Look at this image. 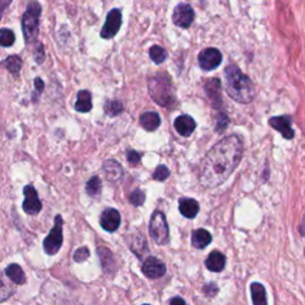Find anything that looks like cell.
<instances>
[{
	"mask_svg": "<svg viewBox=\"0 0 305 305\" xmlns=\"http://www.w3.org/2000/svg\"><path fill=\"white\" fill-rule=\"evenodd\" d=\"M103 171L106 179L111 183L121 182L123 178V167L116 160H107L104 162Z\"/></svg>",
	"mask_w": 305,
	"mask_h": 305,
	"instance_id": "cell-16",
	"label": "cell"
},
{
	"mask_svg": "<svg viewBox=\"0 0 305 305\" xmlns=\"http://www.w3.org/2000/svg\"><path fill=\"white\" fill-rule=\"evenodd\" d=\"M205 266L211 272H221L225 266V256L219 252L210 253L205 260Z\"/></svg>",
	"mask_w": 305,
	"mask_h": 305,
	"instance_id": "cell-21",
	"label": "cell"
},
{
	"mask_svg": "<svg viewBox=\"0 0 305 305\" xmlns=\"http://www.w3.org/2000/svg\"><path fill=\"white\" fill-rule=\"evenodd\" d=\"M23 193L25 198L23 203L24 213L28 214H37L42 210V203L38 198L37 191L35 190L33 186L27 185L24 187Z\"/></svg>",
	"mask_w": 305,
	"mask_h": 305,
	"instance_id": "cell-9",
	"label": "cell"
},
{
	"mask_svg": "<svg viewBox=\"0 0 305 305\" xmlns=\"http://www.w3.org/2000/svg\"><path fill=\"white\" fill-rule=\"evenodd\" d=\"M89 256H90V250L87 249V247H81L75 250L73 258H74V261L76 262H83L86 261V260L89 259Z\"/></svg>",
	"mask_w": 305,
	"mask_h": 305,
	"instance_id": "cell-35",
	"label": "cell"
},
{
	"mask_svg": "<svg viewBox=\"0 0 305 305\" xmlns=\"http://www.w3.org/2000/svg\"><path fill=\"white\" fill-rule=\"evenodd\" d=\"M179 210L186 218H194L199 213V204L196 199L182 198L179 200Z\"/></svg>",
	"mask_w": 305,
	"mask_h": 305,
	"instance_id": "cell-18",
	"label": "cell"
},
{
	"mask_svg": "<svg viewBox=\"0 0 305 305\" xmlns=\"http://www.w3.org/2000/svg\"><path fill=\"white\" fill-rule=\"evenodd\" d=\"M149 55H151V59L156 64L162 63L167 59V52L160 46H152L151 50H149Z\"/></svg>",
	"mask_w": 305,
	"mask_h": 305,
	"instance_id": "cell-29",
	"label": "cell"
},
{
	"mask_svg": "<svg viewBox=\"0 0 305 305\" xmlns=\"http://www.w3.org/2000/svg\"><path fill=\"white\" fill-rule=\"evenodd\" d=\"M141 124L148 131H154L160 126L161 118L156 112H145L140 118Z\"/></svg>",
	"mask_w": 305,
	"mask_h": 305,
	"instance_id": "cell-22",
	"label": "cell"
},
{
	"mask_svg": "<svg viewBox=\"0 0 305 305\" xmlns=\"http://www.w3.org/2000/svg\"><path fill=\"white\" fill-rule=\"evenodd\" d=\"M141 157H142L141 152L131 151V149H130V151H128V152H126V159H128V162L132 166L138 165V163L141 162Z\"/></svg>",
	"mask_w": 305,
	"mask_h": 305,
	"instance_id": "cell-36",
	"label": "cell"
},
{
	"mask_svg": "<svg viewBox=\"0 0 305 305\" xmlns=\"http://www.w3.org/2000/svg\"><path fill=\"white\" fill-rule=\"evenodd\" d=\"M15 33L10 29H0V46L11 47L15 43Z\"/></svg>",
	"mask_w": 305,
	"mask_h": 305,
	"instance_id": "cell-30",
	"label": "cell"
},
{
	"mask_svg": "<svg viewBox=\"0 0 305 305\" xmlns=\"http://www.w3.org/2000/svg\"><path fill=\"white\" fill-rule=\"evenodd\" d=\"M244 154V143L237 135L217 142L202 161L199 182L205 188H214L227 182L239 166Z\"/></svg>",
	"mask_w": 305,
	"mask_h": 305,
	"instance_id": "cell-1",
	"label": "cell"
},
{
	"mask_svg": "<svg viewBox=\"0 0 305 305\" xmlns=\"http://www.w3.org/2000/svg\"><path fill=\"white\" fill-rule=\"evenodd\" d=\"M35 85H36V90H37V93H41L42 91H43L44 89V83L39 78H36L35 79Z\"/></svg>",
	"mask_w": 305,
	"mask_h": 305,
	"instance_id": "cell-38",
	"label": "cell"
},
{
	"mask_svg": "<svg viewBox=\"0 0 305 305\" xmlns=\"http://www.w3.org/2000/svg\"><path fill=\"white\" fill-rule=\"evenodd\" d=\"M213 241V236L205 229H197L192 234V245L197 249H204Z\"/></svg>",
	"mask_w": 305,
	"mask_h": 305,
	"instance_id": "cell-20",
	"label": "cell"
},
{
	"mask_svg": "<svg viewBox=\"0 0 305 305\" xmlns=\"http://www.w3.org/2000/svg\"><path fill=\"white\" fill-rule=\"evenodd\" d=\"M169 303H171V304H176V303L185 304V303H186V302H185V301H183V299H182V298L177 297V298H173V299H171V302H169Z\"/></svg>",
	"mask_w": 305,
	"mask_h": 305,
	"instance_id": "cell-40",
	"label": "cell"
},
{
	"mask_svg": "<svg viewBox=\"0 0 305 305\" xmlns=\"http://www.w3.org/2000/svg\"><path fill=\"white\" fill-rule=\"evenodd\" d=\"M75 110L78 112H89L92 110V95L86 90L78 93V99L75 103Z\"/></svg>",
	"mask_w": 305,
	"mask_h": 305,
	"instance_id": "cell-23",
	"label": "cell"
},
{
	"mask_svg": "<svg viewBox=\"0 0 305 305\" xmlns=\"http://www.w3.org/2000/svg\"><path fill=\"white\" fill-rule=\"evenodd\" d=\"M121 25H122V12L118 8H114L106 17V22L100 31V36L105 39L115 37L121 29Z\"/></svg>",
	"mask_w": 305,
	"mask_h": 305,
	"instance_id": "cell-7",
	"label": "cell"
},
{
	"mask_svg": "<svg viewBox=\"0 0 305 305\" xmlns=\"http://www.w3.org/2000/svg\"><path fill=\"white\" fill-rule=\"evenodd\" d=\"M250 292H252V299L253 303L255 305H266L267 298H266V291L265 287L259 282H253L250 286Z\"/></svg>",
	"mask_w": 305,
	"mask_h": 305,
	"instance_id": "cell-25",
	"label": "cell"
},
{
	"mask_svg": "<svg viewBox=\"0 0 305 305\" xmlns=\"http://www.w3.org/2000/svg\"><path fill=\"white\" fill-rule=\"evenodd\" d=\"M11 1H12V0H0V13L10 5Z\"/></svg>",
	"mask_w": 305,
	"mask_h": 305,
	"instance_id": "cell-39",
	"label": "cell"
},
{
	"mask_svg": "<svg viewBox=\"0 0 305 305\" xmlns=\"http://www.w3.org/2000/svg\"><path fill=\"white\" fill-rule=\"evenodd\" d=\"M62 228H63V218H62L61 214H56L55 223H54L52 231H50L49 235H48L46 240L43 241L44 252H46L48 255H55L62 247V244H63Z\"/></svg>",
	"mask_w": 305,
	"mask_h": 305,
	"instance_id": "cell-6",
	"label": "cell"
},
{
	"mask_svg": "<svg viewBox=\"0 0 305 305\" xmlns=\"http://www.w3.org/2000/svg\"><path fill=\"white\" fill-rule=\"evenodd\" d=\"M169 176H171V172H169V169L166 167V166L161 165L156 169H155L154 174H152V178H154L155 180H157V182H165L167 178H169Z\"/></svg>",
	"mask_w": 305,
	"mask_h": 305,
	"instance_id": "cell-33",
	"label": "cell"
},
{
	"mask_svg": "<svg viewBox=\"0 0 305 305\" xmlns=\"http://www.w3.org/2000/svg\"><path fill=\"white\" fill-rule=\"evenodd\" d=\"M126 244H129L130 249L136 254L140 259H142L149 252V247L147 244L145 236L141 233L130 234L128 239H126Z\"/></svg>",
	"mask_w": 305,
	"mask_h": 305,
	"instance_id": "cell-13",
	"label": "cell"
},
{
	"mask_svg": "<svg viewBox=\"0 0 305 305\" xmlns=\"http://www.w3.org/2000/svg\"><path fill=\"white\" fill-rule=\"evenodd\" d=\"M97 254L100 259L104 273L109 276L114 275L117 267H116V260L111 250L107 249L106 247H99L97 249Z\"/></svg>",
	"mask_w": 305,
	"mask_h": 305,
	"instance_id": "cell-14",
	"label": "cell"
},
{
	"mask_svg": "<svg viewBox=\"0 0 305 305\" xmlns=\"http://www.w3.org/2000/svg\"><path fill=\"white\" fill-rule=\"evenodd\" d=\"M33 59L37 63H42L46 59V54H44V47L43 44L39 43V42H36V46L33 48Z\"/></svg>",
	"mask_w": 305,
	"mask_h": 305,
	"instance_id": "cell-34",
	"label": "cell"
},
{
	"mask_svg": "<svg viewBox=\"0 0 305 305\" xmlns=\"http://www.w3.org/2000/svg\"><path fill=\"white\" fill-rule=\"evenodd\" d=\"M194 19V12L188 4H179L174 8L173 22L178 27L188 28Z\"/></svg>",
	"mask_w": 305,
	"mask_h": 305,
	"instance_id": "cell-10",
	"label": "cell"
},
{
	"mask_svg": "<svg viewBox=\"0 0 305 305\" xmlns=\"http://www.w3.org/2000/svg\"><path fill=\"white\" fill-rule=\"evenodd\" d=\"M149 234L156 244L165 245L169 242V229L165 214L156 210L152 214L149 223Z\"/></svg>",
	"mask_w": 305,
	"mask_h": 305,
	"instance_id": "cell-5",
	"label": "cell"
},
{
	"mask_svg": "<svg viewBox=\"0 0 305 305\" xmlns=\"http://www.w3.org/2000/svg\"><path fill=\"white\" fill-rule=\"evenodd\" d=\"M42 8L38 1H30L22 19V29H23L25 42L28 44L33 43L38 35L39 16Z\"/></svg>",
	"mask_w": 305,
	"mask_h": 305,
	"instance_id": "cell-4",
	"label": "cell"
},
{
	"mask_svg": "<svg viewBox=\"0 0 305 305\" xmlns=\"http://www.w3.org/2000/svg\"><path fill=\"white\" fill-rule=\"evenodd\" d=\"M104 111L110 117H116V116L121 115L124 111V106L118 100H107L105 105H104Z\"/></svg>",
	"mask_w": 305,
	"mask_h": 305,
	"instance_id": "cell-28",
	"label": "cell"
},
{
	"mask_svg": "<svg viewBox=\"0 0 305 305\" xmlns=\"http://www.w3.org/2000/svg\"><path fill=\"white\" fill-rule=\"evenodd\" d=\"M2 64H4L5 68H6L8 72L12 73L13 75H17L22 68V60L19 56L11 55L8 56L6 60L2 62Z\"/></svg>",
	"mask_w": 305,
	"mask_h": 305,
	"instance_id": "cell-27",
	"label": "cell"
},
{
	"mask_svg": "<svg viewBox=\"0 0 305 305\" xmlns=\"http://www.w3.org/2000/svg\"><path fill=\"white\" fill-rule=\"evenodd\" d=\"M142 272L143 274L151 279L161 278L162 275H165L166 266L161 260L154 258V256H149L143 262Z\"/></svg>",
	"mask_w": 305,
	"mask_h": 305,
	"instance_id": "cell-11",
	"label": "cell"
},
{
	"mask_svg": "<svg viewBox=\"0 0 305 305\" xmlns=\"http://www.w3.org/2000/svg\"><path fill=\"white\" fill-rule=\"evenodd\" d=\"M101 228L109 233H114L121 225V214L116 209H106L100 216Z\"/></svg>",
	"mask_w": 305,
	"mask_h": 305,
	"instance_id": "cell-12",
	"label": "cell"
},
{
	"mask_svg": "<svg viewBox=\"0 0 305 305\" xmlns=\"http://www.w3.org/2000/svg\"><path fill=\"white\" fill-rule=\"evenodd\" d=\"M174 128L182 136H190L192 132L196 129V122L190 116L183 115L179 116L176 121H174Z\"/></svg>",
	"mask_w": 305,
	"mask_h": 305,
	"instance_id": "cell-17",
	"label": "cell"
},
{
	"mask_svg": "<svg viewBox=\"0 0 305 305\" xmlns=\"http://www.w3.org/2000/svg\"><path fill=\"white\" fill-rule=\"evenodd\" d=\"M270 125L273 129L278 130L279 132L282 135V137L286 138V140H292L295 137V131L291 128L290 118L286 116H282V117H272L270 120Z\"/></svg>",
	"mask_w": 305,
	"mask_h": 305,
	"instance_id": "cell-15",
	"label": "cell"
},
{
	"mask_svg": "<svg viewBox=\"0 0 305 305\" xmlns=\"http://www.w3.org/2000/svg\"><path fill=\"white\" fill-rule=\"evenodd\" d=\"M13 292H15L13 286L6 280L4 274L0 272V302L6 301L13 295Z\"/></svg>",
	"mask_w": 305,
	"mask_h": 305,
	"instance_id": "cell-26",
	"label": "cell"
},
{
	"mask_svg": "<svg viewBox=\"0 0 305 305\" xmlns=\"http://www.w3.org/2000/svg\"><path fill=\"white\" fill-rule=\"evenodd\" d=\"M5 273H6L8 278L17 285H23L25 280H27L23 270H22V267L17 264L8 265L6 270H5Z\"/></svg>",
	"mask_w": 305,
	"mask_h": 305,
	"instance_id": "cell-24",
	"label": "cell"
},
{
	"mask_svg": "<svg viewBox=\"0 0 305 305\" xmlns=\"http://www.w3.org/2000/svg\"><path fill=\"white\" fill-rule=\"evenodd\" d=\"M227 92L237 103L248 104L255 97V87L249 78L244 75L236 66L225 69Z\"/></svg>",
	"mask_w": 305,
	"mask_h": 305,
	"instance_id": "cell-2",
	"label": "cell"
},
{
	"mask_svg": "<svg viewBox=\"0 0 305 305\" xmlns=\"http://www.w3.org/2000/svg\"><path fill=\"white\" fill-rule=\"evenodd\" d=\"M206 94L209 95L210 100L213 101V105L217 106L221 104V81L218 79H211L205 84Z\"/></svg>",
	"mask_w": 305,
	"mask_h": 305,
	"instance_id": "cell-19",
	"label": "cell"
},
{
	"mask_svg": "<svg viewBox=\"0 0 305 305\" xmlns=\"http://www.w3.org/2000/svg\"><path fill=\"white\" fill-rule=\"evenodd\" d=\"M129 200L134 206H141L146 200L145 192H143L142 190H140V188H137V190H135L131 194H130Z\"/></svg>",
	"mask_w": 305,
	"mask_h": 305,
	"instance_id": "cell-32",
	"label": "cell"
},
{
	"mask_svg": "<svg viewBox=\"0 0 305 305\" xmlns=\"http://www.w3.org/2000/svg\"><path fill=\"white\" fill-rule=\"evenodd\" d=\"M203 292H204L208 297H214V296L218 292V289H217V286L214 284H208L205 285L204 289H203Z\"/></svg>",
	"mask_w": 305,
	"mask_h": 305,
	"instance_id": "cell-37",
	"label": "cell"
},
{
	"mask_svg": "<svg viewBox=\"0 0 305 305\" xmlns=\"http://www.w3.org/2000/svg\"><path fill=\"white\" fill-rule=\"evenodd\" d=\"M199 66L204 70L216 69L222 62V54L216 48L204 49L198 56Z\"/></svg>",
	"mask_w": 305,
	"mask_h": 305,
	"instance_id": "cell-8",
	"label": "cell"
},
{
	"mask_svg": "<svg viewBox=\"0 0 305 305\" xmlns=\"http://www.w3.org/2000/svg\"><path fill=\"white\" fill-rule=\"evenodd\" d=\"M101 190V182L98 177H92L86 183V191L90 196H97Z\"/></svg>",
	"mask_w": 305,
	"mask_h": 305,
	"instance_id": "cell-31",
	"label": "cell"
},
{
	"mask_svg": "<svg viewBox=\"0 0 305 305\" xmlns=\"http://www.w3.org/2000/svg\"><path fill=\"white\" fill-rule=\"evenodd\" d=\"M148 89L152 99L161 106H168L173 99L171 79L165 73L152 76L148 80Z\"/></svg>",
	"mask_w": 305,
	"mask_h": 305,
	"instance_id": "cell-3",
	"label": "cell"
}]
</instances>
